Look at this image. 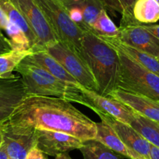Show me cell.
I'll list each match as a JSON object with an SVG mask.
<instances>
[{
    "instance_id": "1",
    "label": "cell",
    "mask_w": 159,
    "mask_h": 159,
    "mask_svg": "<svg viewBox=\"0 0 159 159\" xmlns=\"http://www.w3.org/2000/svg\"><path fill=\"white\" fill-rule=\"evenodd\" d=\"M14 126L58 131L83 141L94 139L96 123L64 98L26 96L7 120Z\"/></svg>"
},
{
    "instance_id": "2",
    "label": "cell",
    "mask_w": 159,
    "mask_h": 159,
    "mask_svg": "<svg viewBox=\"0 0 159 159\" xmlns=\"http://www.w3.org/2000/svg\"><path fill=\"white\" fill-rule=\"evenodd\" d=\"M80 56L88 64L98 88V93L109 96L119 88L121 63L118 52L92 32L85 31Z\"/></svg>"
},
{
    "instance_id": "3",
    "label": "cell",
    "mask_w": 159,
    "mask_h": 159,
    "mask_svg": "<svg viewBox=\"0 0 159 159\" xmlns=\"http://www.w3.org/2000/svg\"><path fill=\"white\" fill-rule=\"evenodd\" d=\"M59 42L80 54L84 31L71 20L62 0H34Z\"/></svg>"
},
{
    "instance_id": "4",
    "label": "cell",
    "mask_w": 159,
    "mask_h": 159,
    "mask_svg": "<svg viewBox=\"0 0 159 159\" xmlns=\"http://www.w3.org/2000/svg\"><path fill=\"white\" fill-rule=\"evenodd\" d=\"M14 71L19 73L28 95L48 96L67 100L75 86L59 80L46 70L24 59Z\"/></svg>"
},
{
    "instance_id": "5",
    "label": "cell",
    "mask_w": 159,
    "mask_h": 159,
    "mask_svg": "<svg viewBox=\"0 0 159 159\" xmlns=\"http://www.w3.org/2000/svg\"><path fill=\"white\" fill-rule=\"evenodd\" d=\"M116 50L121 63L119 88L159 101V76L123 52Z\"/></svg>"
},
{
    "instance_id": "6",
    "label": "cell",
    "mask_w": 159,
    "mask_h": 159,
    "mask_svg": "<svg viewBox=\"0 0 159 159\" xmlns=\"http://www.w3.org/2000/svg\"><path fill=\"white\" fill-rule=\"evenodd\" d=\"M67 101L81 104L92 109L98 115L109 116L129 126L134 119L135 112L123 102L111 96L101 95L81 85L73 87Z\"/></svg>"
},
{
    "instance_id": "7",
    "label": "cell",
    "mask_w": 159,
    "mask_h": 159,
    "mask_svg": "<svg viewBox=\"0 0 159 159\" xmlns=\"http://www.w3.org/2000/svg\"><path fill=\"white\" fill-rule=\"evenodd\" d=\"M42 50L54 57L81 86L98 92L95 80L87 62L78 52L59 41Z\"/></svg>"
},
{
    "instance_id": "8",
    "label": "cell",
    "mask_w": 159,
    "mask_h": 159,
    "mask_svg": "<svg viewBox=\"0 0 159 159\" xmlns=\"http://www.w3.org/2000/svg\"><path fill=\"white\" fill-rule=\"evenodd\" d=\"M10 1L22 13L36 37L38 46L34 51L42 50L48 45L57 42L56 35L34 0Z\"/></svg>"
},
{
    "instance_id": "9",
    "label": "cell",
    "mask_w": 159,
    "mask_h": 159,
    "mask_svg": "<svg viewBox=\"0 0 159 159\" xmlns=\"http://www.w3.org/2000/svg\"><path fill=\"white\" fill-rule=\"evenodd\" d=\"M2 145L9 159H25L27 153L36 146L35 129L14 126L6 121Z\"/></svg>"
},
{
    "instance_id": "10",
    "label": "cell",
    "mask_w": 159,
    "mask_h": 159,
    "mask_svg": "<svg viewBox=\"0 0 159 159\" xmlns=\"http://www.w3.org/2000/svg\"><path fill=\"white\" fill-rule=\"evenodd\" d=\"M118 39L123 43L159 59V39L138 22L120 26Z\"/></svg>"
},
{
    "instance_id": "11",
    "label": "cell",
    "mask_w": 159,
    "mask_h": 159,
    "mask_svg": "<svg viewBox=\"0 0 159 159\" xmlns=\"http://www.w3.org/2000/svg\"><path fill=\"white\" fill-rule=\"evenodd\" d=\"M36 146L47 155L55 156L80 149L84 141L74 136L58 131L35 129Z\"/></svg>"
},
{
    "instance_id": "12",
    "label": "cell",
    "mask_w": 159,
    "mask_h": 159,
    "mask_svg": "<svg viewBox=\"0 0 159 159\" xmlns=\"http://www.w3.org/2000/svg\"><path fill=\"white\" fill-rule=\"evenodd\" d=\"M26 96L20 75L12 73L0 77V123L7 121Z\"/></svg>"
},
{
    "instance_id": "13",
    "label": "cell",
    "mask_w": 159,
    "mask_h": 159,
    "mask_svg": "<svg viewBox=\"0 0 159 159\" xmlns=\"http://www.w3.org/2000/svg\"><path fill=\"white\" fill-rule=\"evenodd\" d=\"M102 122L108 123L115 129L123 143L130 150L144 159L151 158V143L129 125L119 121L109 116L98 114Z\"/></svg>"
},
{
    "instance_id": "14",
    "label": "cell",
    "mask_w": 159,
    "mask_h": 159,
    "mask_svg": "<svg viewBox=\"0 0 159 159\" xmlns=\"http://www.w3.org/2000/svg\"><path fill=\"white\" fill-rule=\"evenodd\" d=\"M140 116L159 123V101L117 88L110 94Z\"/></svg>"
},
{
    "instance_id": "15",
    "label": "cell",
    "mask_w": 159,
    "mask_h": 159,
    "mask_svg": "<svg viewBox=\"0 0 159 159\" xmlns=\"http://www.w3.org/2000/svg\"><path fill=\"white\" fill-rule=\"evenodd\" d=\"M25 60L30 62L54 76L59 80L70 86H80L73 76L68 73L66 70L45 50L34 51L25 58Z\"/></svg>"
},
{
    "instance_id": "16",
    "label": "cell",
    "mask_w": 159,
    "mask_h": 159,
    "mask_svg": "<svg viewBox=\"0 0 159 159\" xmlns=\"http://www.w3.org/2000/svg\"><path fill=\"white\" fill-rule=\"evenodd\" d=\"M97 126V134H96L95 140H98L114 151L123 157L129 159H144L138 154L129 149L121 138L119 137L117 133L111 126L105 122L96 123Z\"/></svg>"
},
{
    "instance_id": "17",
    "label": "cell",
    "mask_w": 159,
    "mask_h": 159,
    "mask_svg": "<svg viewBox=\"0 0 159 159\" xmlns=\"http://www.w3.org/2000/svg\"><path fill=\"white\" fill-rule=\"evenodd\" d=\"M98 37H100L102 39H103L105 42H107L111 47L124 52L125 54L132 58L139 64H140L143 67L149 70L150 71L159 76V62L157 59L147 54V53L139 51V50L136 49L133 47L123 43L117 38H108V37L104 36Z\"/></svg>"
},
{
    "instance_id": "18",
    "label": "cell",
    "mask_w": 159,
    "mask_h": 159,
    "mask_svg": "<svg viewBox=\"0 0 159 159\" xmlns=\"http://www.w3.org/2000/svg\"><path fill=\"white\" fill-rule=\"evenodd\" d=\"M62 2L64 5L76 7L81 12L84 32H92L93 24L96 18L105 9L98 0H62Z\"/></svg>"
},
{
    "instance_id": "19",
    "label": "cell",
    "mask_w": 159,
    "mask_h": 159,
    "mask_svg": "<svg viewBox=\"0 0 159 159\" xmlns=\"http://www.w3.org/2000/svg\"><path fill=\"white\" fill-rule=\"evenodd\" d=\"M0 7H2V10L7 13L9 20L13 24L17 25L25 34L27 39L29 40L32 52L34 51L38 46L37 38L22 13L15 7V6L10 0H0Z\"/></svg>"
},
{
    "instance_id": "20",
    "label": "cell",
    "mask_w": 159,
    "mask_h": 159,
    "mask_svg": "<svg viewBox=\"0 0 159 159\" xmlns=\"http://www.w3.org/2000/svg\"><path fill=\"white\" fill-rule=\"evenodd\" d=\"M133 16L141 24H154L159 20V5L155 0H137L133 8Z\"/></svg>"
},
{
    "instance_id": "21",
    "label": "cell",
    "mask_w": 159,
    "mask_h": 159,
    "mask_svg": "<svg viewBox=\"0 0 159 159\" xmlns=\"http://www.w3.org/2000/svg\"><path fill=\"white\" fill-rule=\"evenodd\" d=\"M130 126L144 137L150 143L159 148V123L135 112Z\"/></svg>"
},
{
    "instance_id": "22",
    "label": "cell",
    "mask_w": 159,
    "mask_h": 159,
    "mask_svg": "<svg viewBox=\"0 0 159 159\" xmlns=\"http://www.w3.org/2000/svg\"><path fill=\"white\" fill-rule=\"evenodd\" d=\"M80 151L84 159H123L122 155L95 139L84 140Z\"/></svg>"
},
{
    "instance_id": "23",
    "label": "cell",
    "mask_w": 159,
    "mask_h": 159,
    "mask_svg": "<svg viewBox=\"0 0 159 159\" xmlns=\"http://www.w3.org/2000/svg\"><path fill=\"white\" fill-rule=\"evenodd\" d=\"M32 52V50L24 52L12 50L0 55V77L12 74L16 67Z\"/></svg>"
},
{
    "instance_id": "24",
    "label": "cell",
    "mask_w": 159,
    "mask_h": 159,
    "mask_svg": "<svg viewBox=\"0 0 159 159\" xmlns=\"http://www.w3.org/2000/svg\"><path fill=\"white\" fill-rule=\"evenodd\" d=\"M92 33L98 36L118 38L119 35V28L116 27L110 19L107 10L103 9L93 24Z\"/></svg>"
},
{
    "instance_id": "25",
    "label": "cell",
    "mask_w": 159,
    "mask_h": 159,
    "mask_svg": "<svg viewBox=\"0 0 159 159\" xmlns=\"http://www.w3.org/2000/svg\"><path fill=\"white\" fill-rule=\"evenodd\" d=\"M5 31L8 36L12 50L20 52L32 50L27 36L17 25L10 20Z\"/></svg>"
},
{
    "instance_id": "26",
    "label": "cell",
    "mask_w": 159,
    "mask_h": 159,
    "mask_svg": "<svg viewBox=\"0 0 159 159\" xmlns=\"http://www.w3.org/2000/svg\"><path fill=\"white\" fill-rule=\"evenodd\" d=\"M137 1V0H119V2H121L123 10H124V13L122 15L120 26L137 22L133 16V8Z\"/></svg>"
},
{
    "instance_id": "27",
    "label": "cell",
    "mask_w": 159,
    "mask_h": 159,
    "mask_svg": "<svg viewBox=\"0 0 159 159\" xmlns=\"http://www.w3.org/2000/svg\"><path fill=\"white\" fill-rule=\"evenodd\" d=\"M98 1L102 3L105 10L111 12L114 16H116L115 14L116 13H119L121 15L124 13V10L119 0H98Z\"/></svg>"
},
{
    "instance_id": "28",
    "label": "cell",
    "mask_w": 159,
    "mask_h": 159,
    "mask_svg": "<svg viewBox=\"0 0 159 159\" xmlns=\"http://www.w3.org/2000/svg\"><path fill=\"white\" fill-rule=\"evenodd\" d=\"M25 159H48L47 154L40 150L37 146H34L27 153Z\"/></svg>"
},
{
    "instance_id": "29",
    "label": "cell",
    "mask_w": 159,
    "mask_h": 159,
    "mask_svg": "<svg viewBox=\"0 0 159 159\" xmlns=\"http://www.w3.org/2000/svg\"><path fill=\"white\" fill-rule=\"evenodd\" d=\"M10 51H12V48L10 41L8 38L4 36L3 34L0 30V55L9 52Z\"/></svg>"
},
{
    "instance_id": "30",
    "label": "cell",
    "mask_w": 159,
    "mask_h": 159,
    "mask_svg": "<svg viewBox=\"0 0 159 159\" xmlns=\"http://www.w3.org/2000/svg\"><path fill=\"white\" fill-rule=\"evenodd\" d=\"M9 23H10V20H9L7 13L2 10V7H0V30H5L8 26Z\"/></svg>"
},
{
    "instance_id": "31",
    "label": "cell",
    "mask_w": 159,
    "mask_h": 159,
    "mask_svg": "<svg viewBox=\"0 0 159 159\" xmlns=\"http://www.w3.org/2000/svg\"><path fill=\"white\" fill-rule=\"evenodd\" d=\"M143 27L159 39V24H143Z\"/></svg>"
},
{
    "instance_id": "32",
    "label": "cell",
    "mask_w": 159,
    "mask_h": 159,
    "mask_svg": "<svg viewBox=\"0 0 159 159\" xmlns=\"http://www.w3.org/2000/svg\"><path fill=\"white\" fill-rule=\"evenodd\" d=\"M151 158L159 159V148L151 143Z\"/></svg>"
},
{
    "instance_id": "33",
    "label": "cell",
    "mask_w": 159,
    "mask_h": 159,
    "mask_svg": "<svg viewBox=\"0 0 159 159\" xmlns=\"http://www.w3.org/2000/svg\"><path fill=\"white\" fill-rule=\"evenodd\" d=\"M0 159H9L8 154L2 144L0 145Z\"/></svg>"
},
{
    "instance_id": "34",
    "label": "cell",
    "mask_w": 159,
    "mask_h": 159,
    "mask_svg": "<svg viewBox=\"0 0 159 159\" xmlns=\"http://www.w3.org/2000/svg\"><path fill=\"white\" fill-rule=\"evenodd\" d=\"M5 122L0 123V145L2 144V143H3V135L4 130H5Z\"/></svg>"
},
{
    "instance_id": "35",
    "label": "cell",
    "mask_w": 159,
    "mask_h": 159,
    "mask_svg": "<svg viewBox=\"0 0 159 159\" xmlns=\"http://www.w3.org/2000/svg\"><path fill=\"white\" fill-rule=\"evenodd\" d=\"M56 159H72L70 156L68 154V152L62 153L56 156Z\"/></svg>"
},
{
    "instance_id": "36",
    "label": "cell",
    "mask_w": 159,
    "mask_h": 159,
    "mask_svg": "<svg viewBox=\"0 0 159 159\" xmlns=\"http://www.w3.org/2000/svg\"><path fill=\"white\" fill-rule=\"evenodd\" d=\"M155 1L157 2V3H158V5H159V0H155Z\"/></svg>"
},
{
    "instance_id": "37",
    "label": "cell",
    "mask_w": 159,
    "mask_h": 159,
    "mask_svg": "<svg viewBox=\"0 0 159 159\" xmlns=\"http://www.w3.org/2000/svg\"><path fill=\"white\" fill-rule=\"evenodd\" d=\"M157 60H158V62H159V59H157Z\"/></svg>"
}]
</instances>
